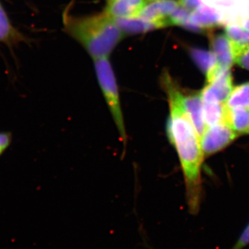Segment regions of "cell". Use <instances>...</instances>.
Segmentation results:
<instances>
[{"label": "cell", "instance_id": "25", "mask_svg": "<svg viewBox=\"0 0 249 249\" xmlns=\"http://www.w3.org/2000/svg\"></svg>", "mask_w": 249, "mask_h": 249}, {"label": "cell", "instance_id": "5", "mask_svg": "<svg viewBox=\"0 0 249 249\" xmlns=\"http://www.w3.org/2000/svg\"><path fill=\"white\" fill-rule=\"evenodd\" d=\"M233 89L231 70H222L213 79L207 83L201 90V94L204 102L224 103Z\"/></svg>", "mask_w": 249, "mask_h": 249}, {"label": "cell", "instance_id": "20", "mask_svg": "<svg viewBox=\"0 0 249 249\" xmlns=\"http://www.w3.org/2000/svg\"><path fill=\"white\" fill-rule=\"evenodd\" d=\"M12 134L11 132H0V156L9 148L12 142Z\"/></svg>", "mask_w": 249, "mask_h": 249}, {"label": "cell", "instance_id": "23", "mask_svg": "<svg viewBox=\"0 0 249 249\" xmlns=\"http://www.w3.org/2000/svg\"><path fill=\"white\" fill-rule=\"evenodd\" d=\"M237 24L249 31V9L246 11L245 14L242 15Z\"/></svg>", "mask_w": 249, "mask_h": 249}, {"label": "cell", "instance_id": "14", "mask_svg": "<svg viewBox=\"0 0 249 249\" xmlns=\"http://www.w3.org/2000/svg\"><path fill=\"white\" fill-rule=\"evenodd\" d=\"M116 25L124 35L145 34L149 31L160 29L155 23L149 22L140 17L118 18L114 19Z\"/></svg>", "mask_w": 249, "mask_h": 249}, {"label": "cell", "instance_id": "18", "mask_svg": "<svg viewBox=\"0 0 249 249\" xmlns=\"http://www.w3.org/2000/svg\"><path fill=\"white\" fill-rule=\"evenodd\" d=\"M225 106L228 108H249V82L233 88Z\"/></svg>", "mask_w": 249, "mask_h": 249}, {"label": "cell", "instance_id": "15", "mask_svg": "<svg viewBox=\"0 0 249 249\" xmlns=\"http://www.w3.org/2000/svg\"><path fill=\"white\" fill-rule=\"evenodd\" d=\"M225 27V35L230 41L235 58L249 47V31L237 24H229Z\"/></svg>", "mask_w": 249, "mask_h": 249}, {"label": "cell", "instance_id": "2", "mask_svg": "<svg viewBox=\"0 0 249 249\" xmlns=\"http://www.w3.org/2000/svg\"><path fill=\"white\" fill-rule=\"evenodd\" d=\"M64 22L67 33L84 47L93 60L107 58L124 36L114 19L105 12L85 17L66 15Z\"/></svg>", "mask_w": 249, "mask_h": 249}, {"label": "cell", "instance_id": "6", "mask_svg": "<svg viewBox=\"0 0 249 249\" xmlns=\"http://www.w3.org/2000/svg\"><path fill=\"white\" fill-rule=\"evenodd\" d=\"M178 6V0H152L144 7L139 17L155 23L160 29L168 27L170 16Z\"/></svg>", "mask_w": 249, "mask_h": 249}, {"label": "cell", "instance_id": "11", "mask_svg": "<svg viewBox=\"0 0 249 249\" xmlns=\"http://www.w3.org/2000/svg\"><path fill=\"white\" fill-rule=\"evenodd\" d=\"M190 53L196 65L206 76L207 83L213 79L222 70H225L219 65L217 59L213 52H208L199 49H192L190 51Z\"/></svg>", "mask_w": 249, "mask_h": 249}, {"label": "cell", "instance_id": "17", "mask_svg": "<svg viewBox=\"0 0 249 249\" xmlns=\"http://www.w3.org/2000/svg\"><path fill=\"white\" fill-rule=\"evenodd\" d=\"M22 39V36L11 24L2 5L0 3V42L14 43Z\"/></svg>", "mask_w": 249, "mask_h": 249}, {"label": "cell", "instance_id": "7", "mask_svg": "<svg viewBox=\"0 0 249 249\" xmlns=\"http://www.w3.org/2000/svg\"><path fill=\"white\" fill-rule=\"evenodd\" d=\"M224 16L214 8L203 4L196 11L191 12L189 22L186 24V29L193 31H203L224 25Z\"/></svg>", "mask_w": 249, "mask_h": 249}, {"label": "cell", "instance_id": "10", "mask_svg": "<svg viewBox=\"0 0 249 249\" xmlns=\"http://www.w3.org/2000/svg\"><path fill=\"white\" fill-rule=\"evenodd\" d=\"M152 0H111L107 1L106 14L112 19L137 17Z\"/></svg>", "mask_w": 249, "mask_h": 249}, {"label": "cell", "instance_id": "9", "mask_svg": "<svg viewBox=\"0 0 249 249\" xmlns=\"http://www.w3.org/2000/svg\"><path fill=\"white\" fill-rule=\"evenodd\" d=\"M203 3L219 11L224 16V22L238 24L242 15L249 8V0H202Z\"/></svg>", "mask_w": 249, "mask_h": 249}, {"label": "cell", "instance_id": "4", "mask_svg": "<svg viewBox=\"0 0 249 249\" xmlns=\"http://www.w3.org/2000/svg\"><path fill=\"white\" fill-rule=\"evenodd\" d=\"M238 136L225 122L207 127L200 138L203 153L209 156L221 151Z\"/></svg>", "mask_w": 249, "mask_h": 249}, {"label": "cell", "instance_id": "21", "mask_svg": "<svg viewBox=\"0 0 249 249\" xmlns=\"http://www.w3.org/2000/svg\"><path fill=\"white\" fill-rule=\"evenodd\" d=\"M235 63L249 71V47L235 57Z\"/></svg>", "mask_w": 249, "mask_h": 249}, {"label": "cell", "instance_id": "19", "mask_svg": "<svg viewBox=\"0 0 249 249\" xmlns=\"http://www.w3.org/2000/svg\"><path fill=\"white\" fill-rule=\"evenodd\" d=\"M249 245V223L231 249H243Z\"/></svg>", "mask_w": 249, "mask_h": 249}, {"label": "cell", "instance_id": "3", "mask_svg": "<svg viewBox=\"0 0 249 249\" xmlns=\"http://www.w3.org/2000/svg\"><path fill=\"white\" fill-rule=\"evenodd\" d=\"M94 68L100 88L119 132L121 142L124 145V155L127 146V135L121 108L119 87L114 70L107 58L94 60Z\"/></svg>", "mask_w": 249, "mask_h": 249}, {"label": "cell", "instance_id": "1", "mask_svg": "<svg viewBox=\"0 0 249 249\" xmlns=\"http://www.w3.org/2000/svg\"><path fill=\"white\" fill-rule=\"evenodd\" d=\"M160 86L169 106L166 135L178 152L186 185L188 209L192 214L199 211L201 198V168L204 155L200 139L187 114L182 103V88L168 71L163 72Z\"/></svg>", "mask_w": 249, "mask_h": 249}, {"label": "cell", "instance_id": "16", "mask_svg": "<svg viewBox=\"0 0 249 249\" xmlns=\"http://www.w3.org/2000/svg\"><path fill=\"white\" fill-rule=\"evenodd\" d=\"M226 109L227 107L224 103L213 101L204 102V116L206 127L225 122Z\"/></svg>", "mask_w": 249, "mask_h": 249}, {"label": "cell", "instance_id": "12", "mask_svg": "<svg viewBox=\"0 0 249 249\" xmlns=\"http://www.w3.org/2000/svg\"><path fill=\"white\" fill-rule=\"evenodd\" d=\"M211 49L223 68L231 70L235 63V56L230 41L226 35L214 36L211 40Z\"/></svg>", "mask_w": 249, "mask_h": 249}, {"label": "cell", "instance_id": "22", "mask_svg": "<svg viewBox=\"0 0 249 249\" xmlns=\"http://www.w3.org/2000/svg\"><path fill=\"white\" fill-rule=\"evenodd\" d=\"M180 6L193 12L204 4L202 0H178Z\"/></svg>", "mask_w": 249, "mask_h": 249}, {"label": "cell", "instance_id": "8", "mask_svg": "<svg viewBox=\"0 0 249 249\" xmlns=\"http://www.w3.org/2000/svg\"><path fill=\"white\" fill-rule=\"evenodd\" d=\"M182 103L185 110L200 139L207 128L204 121V102L201 91L190 93L183 89Z\"/></svg>", "mask_w": 249, "mask_h": 249}, {"label": "cell", "instance_id": "13", "mask_svg": "<svg viewBox=\"0 0 249 249\" xmlns=\"http://www.w3.org/2000/svg\"><path fill=\"white\" fill-rule=\"evenodd\" d=\"M225 123L238 135L249 134V108L227 107Z\"/></svg>", "mask_w": 249, "mask_h": 249}, {"label": "cell", "instance_id": "24", "mask_svg": "<svg viewBox=\"0 0 249 249\" xmlns=\"http://www.w3.org/2000/svg\"><path fill=\"white\" fill-rule=\"evenodd\" d=\"M111 1V0H107V1Z\"/></svg>", "mask_w": 249, "mask_h": 249}]
</instances>
